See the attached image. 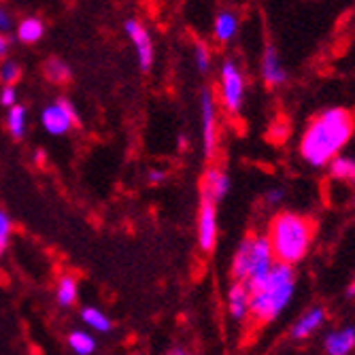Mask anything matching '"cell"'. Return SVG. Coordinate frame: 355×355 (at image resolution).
<instances>
[{"instance_id":"6da1fadb","label":"cell","mask_w":355,"mask_h":355,"mask_svg":"<svg viewBox=\"0 0 355 355\" xmlns=\"http://www.w3.org/2000/svg\"><path fill=\"white\" fill-rule=\"evenodd\" d=\"M353 115L347 109L334 107L319 113L311 119L300 139V155L313 168L328 166L334 157L340 155V149L353 137Z\"/></svg>"},{"instance_id":"7a4b0ae2","label":"cell","mask_w":355,"mask_h":355,"mask_svg":"<svg viewBox=\"0 0 355 355\" xmlns=\"http://www.w3.org/2000/svg\"><path fill=\"white\" fill-rule=\"evenodd\" d=\"M266 236L272 247L275 260L279 264L294 266L309 255L315 236V225L306 215L281 211L270 219Z\"/></svg>"},{"instance_id":"3957f363","label":"cell","mask_w":355,"mask_h":355,"mask_svg":"<svg viewBox=\"0 0 355 355\" xmlns=\"http://www.w3.org/2000/svg\"><path fill=\"white\" fill-rule=\"evenodd\" d=\"M247 289H249V315L255 321H260V324H270V321H275L289 306V302L294 298L296 292L294 268L277 262L264 279H260Z\"/></svg>"},{"instance_id":"277c9868","label":"cell","mask_w":355,"mask_h":355,"mask_svg":"<svg viewBox=\"0 0 355 355\" xmlns=\"http://www.w3.org/2000/svg\"><path fill=\"white\" fill-rule=\"evenodd\" d=\"M275 264H277V260L272 255L268 236L260 234V232H251L239 243L234 257H232L230 272L236 283L251 287L253 283L264 279L272 270Z\"/></svg>"},{"instance_id":"5b68a950","label":"cell","mask_w":355,"mask_h":355,"mask_svg":"<svg viewBox=\"0 0 355 355\" xmlns=\"http://www.w3.org/2000/svg\"><path fill=\"white\" fill-rule=\"evenodd\" d=\"M219 92L221 105L228 111V115L236 117L245 103V77L239 69V64L232 60H225L219 71Z\"/></svg>"},{"instance_id":"8992f818","label":"cell","mask_w":355,"mask_h":355,"mask_svg":"<svg viewBox=\"0 0 355 355\" xmlns=\"http://www.w3.org/2000/svg\"><path fill=\"white\" fill-rule=\"evenodd\" d=\"M41 121H43V128L49 135L62 137V135H67L73 125L79 123V117H77V111L69 98H60L58 103L43 109Z\"/></svg>"},{"instance_id":"52a82bcc","label":"cell","mask_w":355,"mask_h":355,"mask_svg":"<svg viewBox=\"0 0 355 355\" xmlns=\"http://www.w3.org/2000/svg\"><path fill=\"white\" fill-rule=\"evenodd\" d=\"M200 123H202V147H205V157H213L219 145L217 137V105L213 98V92L209 87L202 89L200 94Z\"/></svg>"},{"instance_id":"ba28073f","label":"cell","mask_w":355,"mask_h":355,"mask_svg":"<svg viewBox=\"0 0 355 355\" xmlns=\"http://www.w3.org/2000/svg\"><path fill=\"white\" fill-rule=\"evenodd\" d=\"M217 202L200 193L198 207V245L205 253L215 251L217 245Z\"/></svg>"},{"instance_id":"9c48e42d","label":"cell","mask_w":355,"mask_h":355,"mask_svg":"<svg viewBox=\"0 0 355 355\" xmlns=\"http://www.w3.org/2000/svg\"><path fill=\"white\" fill-rule=\"evenodd\" d=\"M123 28H125L128 39H130L132 45H135L137 60L141 64V69L149 71L151 64H153V58H155V49H153V41L149 37V32L145 30V26L139 19H128Z\"/></svg>"},{"instance_id":"30bf717a","label":"cell","mask_w":355,"mask_h":355,"mask_svg":"<svg viewBox=\"0 0 355 355\" xmlns=\"http://www.w3.org/2000/svg\"><path fill=\"white\" fill-rule=\"evenodd\" d=\"M230 191V177L225 175L219 166H209L202 175V185H200V193L209 196L213 202H221Z\"/></svg>"},{"instance_id":"8fae6325","label":"cell","mask_w":355,"mask_h":355,"mask_svg":"<svg viewBox=\"0 0 355 355\" xmlns=\"http://www.w3.org/2000/svg\"><path fill=\"white\" fill-rule=\"evenodd\" d=\"M324 321H326V309H321V306H311V309H306V311L294 321V326H292V338L302 340V338L313 336L321 326H324Z\"/></svg>"},{"instance_id":"7c38bea8","label":"cell","mask_w":355,"mask_h":355,"mask_svg":"<svg viewBox=\"0 0 355 355\" xmlns=\"http://www.w3.org/2000/svg\"><path fill=\"white\" fill-rule=\"evenodd\" d=\"M262 79L266 81V85L270 87H279L287 81V73L281 64V58L277 53V49L272 45H266L264 53H262V67H260Z\"/></svg>"},{"instance_id":"4fadbf2b","label":"cell","mask_w":355,"mask_h":355,"mask_svg":"<svg viewBox=\"0 0 355 355\" xmlns=\"http://www.w3.org/2000/svg\"><path fill=\"white\" fill-rule=\"evenodd\" d=\"M324 349L328 355H349L355 349V328L343 326L326 334Z\"/></svg>"},{"instance_id":"5bb4252c","label":"cell","mask_w":355,"mask_h":355,"mask_svg":"<svg viewBox=\"0 0 355 355\" xmlns=\"http://www.w3.org/2000/svg\"><path fill=\"white\" fill-rule=\"evenodd\" d=\"M228 313L239 324L249 317V289L243 283L234 281L228 289Z\"/></svg>"},{"instance_id":"9a60e30c","label":"cell","mask_w":355,"mask_h":355,"mask_svg":"<svg viewBox=\"0 0 355 355\" xmlns=\"http://www.w3.org/2000/svg\"><path fill=\"white\" fill-rule=\"evenodd\" d=\"M215 39L219 43H230L239 32V17L234 11H219L213 24Z\"/></svg>"},{"instance_id":"2e32d148","label":"cell","mask_w":355,"mask_h":355,"mask_svg":"<svg viewBox=\"0 0 355 355\" xmlns=\"http://www.w3.org/2000/svg\"><path fill=\"white\" fill-rule=\"evenodd\" d=\"M45 35V26L39 17H26L17 26V39L26 45L39 43Z\"/></svg>"},{"instance_id":"e0dca14e","label":"cell","mask_w":355,"mask_h":355,"mask_svg":"<svg viewBox=\"0 0 355 355\" xmlns=\"http://www.w3.org/2000/svg\"><path fill=\"white\" fill-rule=\"evenodd\" d=\"M332 179L343 183H355V159L349 155H338L328 164Z\"/></svg>"},{"instance_id":"ac0fdd59","label":"cell","mask_w":355,"mask_h":355,"mask_svg":"<svg viewBox=\"0 0 355 355\" xmlns=\"http://www.w3.org/2000/svg\"><path fill=\"white\" fill-rule=\"evenodd\" d=\"M81 319L85 321V326H89L96 332H103V334L111 332V328H113V321L94 306H85L81 311Z\"/></svg>"},{"instance_id":"d6986e66","label":"cell","mask_w":355,"mask_h":355,"mask_svg":"<svg viewBox=\"0 0 355 355\" xmlns=\"http://www.w3.org/2000/svg\"><path fill=\"white\" fill-rule=\"evenodd\" d=\"M77 294H79V292H77V281H75L71 275L62 277V279L58 281L55 298H58V302H60L62 306H71V304H75Z\"/></svg>"},{"instance_id":"ffe728a7","label":"cell","mask_w":355,"mask_h":355,"mask_svg":"<svg viewBox=\"0 0 355 355\" xmlns=\"http://www.w3.org/2000/svg\"><path fill=\"white\" fill-rule=\"evenodd\" d=\"M69 347L77 353V355H92L96 351V340L94 336H89L87 332L75 330L69 336Z\"/></svg>"},{"instance_id":"44dd1931","label":"cell","mask_w":355,"mask_h":355,"mask_svg":"<svg viewBox=\"0 0 355 355\" xmlns=\"http://www.w3.org/2000/svg\"><path fill=\"white\" fill-rule=\"evenodd\" d=\"M7 128L15 139H21L26 132V109L21 105H15L7 113Z\"/></svg>"},{"instance_id":"7402d4cb","label":"cell","mask_w":355,"mask_h":355,"mask_svg":"<svg viewBox=\"0 0 355 355\" xmlns=\"http://www.w3.org/2000/svg\"><path fill=\"white\" fill-rule=\"evenodd\" d=\"M45 75H47L53 83H67V81L71 79V69H69V64H64L62 60L51 58V60H47V64H45Z\"/></svg>"},{"instance_id":"603a6c76","label":"cell","mask_w":355,"mask_h":355,"mask_svg":"<svg viewBox=\"0 0 355 355\" xmlns=\"http://www.w3.org/2000/svg\"><path fill=\"white\" fill-rule=\"evenodd\" d=\"M21 75V69H19V64L13 62V60H7L3 67H0V79L5 81V85H13Z\"/></svg>"},{"instance_id":"cb8c5ba5","label":"cell","mask_w":355,"mask_h":355,"mask_svg":"<svg viewBox=\"0 0 355 355\" xmlns=\"http://www.w3.org/2000/svg\"><path fill=\"white\" fill-rule=\"evenodd\" d=\"M193 60H196V67L200 73H207L209 67H211V51L205 43H196L193 47Z\"/></svg>"},{"instance_id":"d4e9b609","label":"cell","mask_w":355,"mask_h":355,"mask_svg":"<svg viewBox=\"0 0 355 355\" xmlns=\"http://www.w3.org/2000/svg\"><path fill=\"white\" fill-rule=\"evenodd\" d=\"M0 105H5L9 109L17 105V94H15L13 85H5L3 89H0Z\"/></svg>"},{"instance_id":"484cf974","label":"cell","mask_w":355,"mask_h":355,"mask_svg":"<svg viewBox=\"0 0 355 355\" xmlns=\"http://www.w3.org/2000/svg\"><path fill=\"white\" fill-rule=\"evenodd\" d=\"M9 236H11V219L3 209H0V243L7 245Z\"/></svg>"},{"instance_id":"4316f807","label":"cell","mask_w":355,"mask_h":355,"mask_svg":"<svg viewBox=\"0 0 355 355\" xmlns=\"http://www.w3.org/2000/svg\"><path fill=\"white\" fill-rule=\"evenodd\" d=\"M283 200H285V189H283V187H272V189L266 191V205L277 207V205H281Z\"/></svg>"},{"instance_id":"83f0119b","label":"cell","mask_w":355,"mask_h":355,"mask_svg":"<svg viewBox=\"0 0 355 355\" xmlns=\"http://www.w3.org/2000/svg\"><path fill=\"white\" fill-rule=\"evenodd\" d=\"M166 181V171H157V168H153L151 173H149V183L151 185H159V183H164Z\"/></svg>"},{"instance_id":"f1b7e54d","label":"cell","mask_w":355,"mask_h":355,"mask_svg":"<svg viewBox=\"0 0 355 355\" xmlns=\"http://www.w3.org/2000/svg\"><path fill=\"white\" fill-rule=\"evenodd\" d=\"M11 28V17L5 9H0V30H9Z\"/></svg>"},{"instance_id":"f546056e","label":"cell","mask_w":355,"mask_h":355,"mask_svg":"<svg viewBox=\"0 0 355 355\" xmlns=\"http://www.w3.org/2000/svg\"><path fill=\"white\" fill-rule=\"evenodd\" d=\"M7 47H9V41H7L3 35H0V58H3V55L7 53Z\"/></svg>"},{"instance_id":"4dcf8cb0","label":"cell","mask_w":355,"mask_h":355,"mask_svg":"<svg viewBox=\"0 0 355 355\" xmlns=\"http://www.w3.org/2000/svg\"><path fill=\"white\" fill-rule=\"evenodd\" d=\"M347 296H349V298H355V281L349 283V287H347Z\"/></svg>"},{"instance_id":"1f68e13d","label":"cell","mask_w":355,"mask_h":355,"mask_svg":"<svg viewBox=\"0 0 355 355\" xmlns=\"http://www.w3.org/2000/svg\"><path fill=\"white\" fill-rule=\"evenodd\" d=\"M168 355H189V353H187L185 349H175V351H171Z\"/></svg>"},{"instance_id":"d6a6232c","label":"cell","mask_w":355,"mask_h":355,"mask_svg":"<svg viewBox=\"0 0 355 355\" xmlns=\"http://www.w3.org/2000/svg\"><path fill=\"white\" fill-rule=\"evenodd\" d=\"M37 162H39V164H43V162H45V153H43V151H39V153H37Z\"/></svg>"},{"instance_id":"836d02e7","label":"cell","mask_w":355,"mask_h":355,"mask_svg":"<svg viewBox=\"0 0 355 355\" xmlns=\"http://www.w3.org/2000/svg\"><path fill=\"white\" fill-rule=\"evenodd\" d=\"M5 247H7V245H3V243H0V257H3V253H5Z\"/></svg>"}]
</instances>
